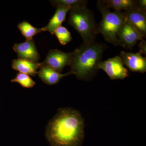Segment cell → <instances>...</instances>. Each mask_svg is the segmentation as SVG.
I'll use <instances>...</instances> for the list:
<instances>
[{"label": "cell", "mask_w": 146, "mask_h": 146, "mask_svg": "<svg viewBox=\"0 0 146 146\" xmlns=\"http://www.w3.org/2000/svg\"><path fill=\"white\" fill-rule=\"evenodd\" d=\"M118 38L123 48L130 50L133 48L138 41H141L145 38L126 18L118 33Z\"/></svg>", "instance_id": "obj_6"}, {"label": "cell", "mask_w": 146, "mask_h": 146, "mask_svg": "<svg viewBox=\"0 0 146 146\" xmlns=\"http://www.w3.org/2000/svg\"><path fill=\"white\" fill-rule=\"evenodd\" d=\"M56 36L60 44L65 46L69 43L72 39L70 33L65 27H58L55 30L54 34Z\"/></svg>", "instance_id": "obj_18"}, {"label": "cell", "mask_w": 146, "mask_h": 146, "mask_svg": "<svg viewBox=\"0 0 146 146\" xmlns=\"http://www.w3.org/2000/svg\"><path fill=\"white\" fill-rule=\"evenodd\" d=\"M98 9L102 14V20L97 25V33H101L105 41L115 46H122L118 35L125 21L122 11L112 12L100 0L97 3Z\"/></svg>", "instance_id": "obj_3"}, {"label": "cell", "mask_w": 146, "mask_h": 146, "mask_svg": "<svg viewBox=\"0 0 146 146\" xmlns=\"http://www.w3.org/2000/svg\"><path fill=\"white\" fill-rule=\"evenodd\" d=\"M11 82L19 84L23 87L26 88H33L36 84V82L29 75L20 72L17 74L15 78L12 79Z\"/></svg>", "instance_id": "obj_17"}, {"label": "cell", "mask_w": 146, "mask_h": 146, "mask_svg": "<svg viewBox=\"0 0 146 146\" xmlns=\"http://www.w3.org/2000/svg\"><path fill=\"white\" fill-rule=\"evenodd\" d=\"M137 8L146 11V0H136Z\"/></svg>", "instance_id": "obj_19"}, {"label": "cell", "mask_w": 146, "mask_h": 146, "mask_svg": "<svg viewBox=\"0 0 146 146\" xmlns=\"http://www.w3.org/2000/svg\"><path fill=\"white\" fill-rule=\"evenodd\" d=\"M51 5L54 7H63L70 10H76L87 7V0H52L50 1Z\"/></svg>", "instance_id": "obj_15"}, {"label": "cell", "mask_w": 146, "mask_h": 146, "mask_svg": "<svg viewBox=\"0 0 146 146\" xmlns=\"http://www.w3.org/2000/svg\"><path fill=\"white\" fill-rule=\"evenodd\" d=\"M43 63H35L25 59H17L12 60V68L20 73L35 76L37 74L38 70Z\"/></svg>", "instance_id": "obj_12"}, {"label": "cell", "mask_w": 146, "mask_h": 146, "mask_svg": "<svg viewBox=\"0 0 146 146\" xmlns=\"http://www.w3.org/2000/svg\"><path fill=\"white\" fill-rule=\"evenodd\" d=\"M68 23L78 32L83 44L95 41L98 35V25L93 11L87 7L70 10Z\"/></svg>", "instance_id": "obj_4"}, {"label": "cell", "mask_w": 146, "mask_h": 146, "mask_svg": "<svg viewBox=\"0 0 146 146\" xmlns=\"http://www.w3.org/2000/svg\"><path fill=\"white\" fill-rule=\"evenodd\" d=\"M55 13L46 27H44V31H48L52 35L54 34L55 30L61 26L62 23L65 21L66 16L70 9L63 7H56Z\"/></svg>", "instance_id": "obj_13"}, {"label": "cell", "mask_w": 146, "mask_h": 146, "mask_svg": "<svg viewBox=\"0 0 146 146\" xmlns=\"http://www.w3.org/2000/svg\"><path fill=\"white\" fill-rule=\"evenodd\" d=\"M124 65L133 72L144 73L146 72V58L140 52L133 53L121 51L120 54Z\"/></svg>", "instance_id": "obj_8"}, {"label": "cell", "mask_w": 146, "mask_h": 146, "mask_svg": "<svg viewBox=\"0 0 146 146\" xmlns=\"http://www.w3.org/2000/svg\"><path fill=\"white\" fill-rule=\"evenodd\" d=\"M128 21L141 33L146 36V11L136 7L123 11Z\"/></svg>", "instance_id": "obj_10"}, {"label": "cell", "mask_w": 146, "mask_h": 146, "mask_svg": "<svg viewBox=\"0 0 146 146\" xmlns=\"http://www.w3.org/2000/svg\"><path fill=\"white\" fill-rule=\"evenodd\" d=\"M140 48L139 52L144 55L146 54V42L144 39L141 40L140 44L138 45Z\"/></svg>", "instance_id": "obj_20"}, {"label": "cell", "mask_w": 146, "mask_h": 146, "mask_svg": "<svg viewBox=\"0 0 146 146\" xmlns=\"http://www.w3.org/2000/svg\"><path fill=\"white\" fill-rule=\"evenodd\" d=\"M18 27L26 41L32 40L33 37L36 34L44 31L43 28L38 29L33 26L27 21H23L18 24Z\"/></svg>", "instance_id": "obj_16"}, {"label": "cell", "mask_w": 146, "mask_h": 146, "mask_svg": "<svg viewBox=\"0 0 146 146\" xmlns=\"http://www.w3.org/2000/svg\"><path fill=\"white\" fill-rule=\"evenodd\" d=\"M13 50L17 53L18 59L38 63L40 58V56L33 39L14 44Z\"/></svg>", "instance_id": "obj_9"}, {"label": "cell", "mask_w": 146, "mask_h": 146, "mask_svg": "<svg viewBox=\"0 0 146 146\" xmlns=\"http://www.w3.org/2000/svg\"><path fill=\"white\" fill-rule=\"evenodd\" d=\"M108 8L117 11H127L137 7L136 0H100Z\"/></svg>", "instance_id": "obj_14"}, {"label": "cell", "mask_w": 146, "mask_h": 146, "mask_svg": "<svg viewBox=\"0 0 146 146\" xmlns=\"http://www.w3.org/2000/svg\"><path fill=\"white\" fill-rule=\"evenodd\" d=\"M37 74L44 83L48 85H53L57 84L65 76L74 75V73L70 70L68 72L61 74L50 67L43 64L39 68Z\"/></svg>", "instance_id": "obj_11"}, {"label": "cell", "mask_w": 146, "mask_h": 146, "mask_svg": "<svg viewBox=\"0 0 146 146\" xmlns=\"http://www.w3.org/2000/svg\"><path fill=\"white\" fill-rule=\"evenodd\" d=\"M107 48L106 45L96 41L82 44L73 51L71 70L80 80L90 81L98 71V66Z\"/></svg>", "instance_id": "obj_2"}, {"label": "cell", "mask_w": 146, "mask_h": 146, "mask_svg": "<svg viewBox=\"0 0 146 146\" xmlns=\"http://www.w3.org/2000/svg\"><path fill=\"white\" fill-rule=\"evenodd\" d=\"M84 127V119L79 111L63 108L48 123L46 138L50 146H82Z\"/></svg>", "instance_id": "obj_1"}, {"label": "cell", "mask_w": 146, "mask_h": 146, "mask_svg": "<svg viewBox=\"0 0 146 146\" xmlns=\"http://www.w3.org/2000/svg\"><path fill=\"white\" fill-rule=\"evenodd\" d=\"M73 51L65 52L60 50H50L48 52L43 64L61 73L66 66L70 65Z\"/></svg>", "instance_id": "obj_7"}, {"label": "cell", "mask_w": 146, "mask_h": 146, "mask_svg": "<svg viewBox=\"0 0 146 146\" xmlns=\"http://www.w3.org/2000/svg\"><path fill=\"white\" fill-rule=\"evenodd\" d=\"M98 70L104 71L111 80H123L129 76V71L124 65L120 56L102 60L98 66Z\"/></svg>", "instance_id": "obj_5"}, {"label": "cell", "mask_w": 146, "mask_h": 146, "mask_svg": "<svg viewBox=\"0 0 146 146\" xmlns=\"http://www.w3.org/2000/svg\"><path fill=\"white\" fill-rule=\"evenodd\" d=\"M0 106H1V103H0Z\"/></svg>", "instance_id": "obj_21"}]
</instances>
